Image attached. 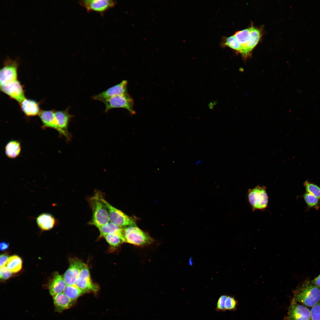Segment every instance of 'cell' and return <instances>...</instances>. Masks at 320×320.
<instances>
[{
	"mask_svg": "<svg viewBox=\"0 0 320 320\" xmlns=\"http://www.w3.org/2000/svg\"><path fill=\"white\" fill-rule=\"evenodd\" d=\"M293 292L292 299L305 306L312 307L320 300V287L309 279L299 284Z\"/></svg>",
	"mask_w": 320,
	"mask_h": 320,
	"instance_id": "1",
	"label": "cell"
},
{
	"mask_svg": "<svg viewBox=\"0 0 320 320\" xmlns=\"http://www.w3.org/2000/svg\"><path fill=\"white\" fill-rule=\"evenodd\" d=\"M102 193L97 191L88 199V202L92 212V217L89 223L97 228L109 222L107 209L104 202Z\"/></svg>",
	"mask_w": 320,
	"mask_h": 320,
	"instance_id": "2",
	"label": "cell"
},
{
	"mask_svg": "<svg viewBox=\"0 0 320 320\" xmlns=\"http://www.w3.org/2000/svg\"><path fill=\"white\" fill-rule=\"evenodd\" d=\"M234 35L241 47L242 56L246 59L258 43L261 34L258 28L252 26L236 32Z\"/></svg>",
	"mask_w": 320,
	"mask_h": 320,
	"instance_id": "3",
	"label": "cell"
},
{
	"mask_svg": "<svg viewBox=\"0 0 320 320\" xmlns=\"http://www.w3.org/2000/svg\"><path fill=\"white\" fill-rule=\"evenodd\" d=\"M122 235L124 242L138 246H143L151 244L153 239L146 233L136 225L123 228Z\"/></svg>",
	"mask_w": 320,
	"mask_h": 320,
	"instance_id": "4",
	"label": "cell"
},
{
	"mask_svg": "<svg viewBox=\"0 0 320 320\" xmlns=\"http://www.w3.org/2000/svg\"><path fill=\"white\" fill-rule=\"evenodd\" d=\"M248 198L253 210H263L267 206L268 197L266 187L263 185H257L253 189H249Z\"/></svg>",
	"mask_w": 320,
	"mask_h": 320,
	"instance_id": "5",
	"label": "cell"
},
{
	"mask_svg": "<svg viewBox=\"0 0 320 320\" xmlns=\"http://www.w3.org/2000/svg\"><path fill=\"white\" fill-rule=\"evenodd\" d=\"M103 102L105 105V112L113 108H120L126 109L132 114H135L133 100L128 93L113 97Z\"/></svg>",
	"mask_w": 320,
	"mask_h": 320,
	"instance_id": "6",
	"label": "cell"
},
{
	"mask_svg": "<svg viewBox=\"0 0 320 320\" xmlns=\"http://www.w3.org/2000/svg\"><path fill=\"white\" fill-rule=\"evenodd\" d=\"M103 201L108 210L110 222L121 228L136 225L135 223L132 218L113 207L105 198Z\"/></svg>",
	"mask_w": 320,
	"mask_h": 320,
	"instance_id": "7",
	"label": "cell"
},
{
	"mask_svg": "<svg viewBox=\"0 0 320 320\" xmlns=\"http://www.w3.org/2000/svg\"><path fill=\"white\" fill-rule=\"evenodd\" d=\"M18 62L8 57L5 59L3 67L0 71V85L17 80V68Z\"/></svg>",
	"mask_w": 320,
	"mask_h": 320,
	"instance_id": "8",
	"label": "cell"
},
{
	"mask_svg": "<svg viewBox=\"0 0 320 320\" xmlns=\"http://www.w3.org/2000/svg\"><path fill=\"white\" fill-rule=\"evenodd\" d=\"M79 3L88 12L92 11L103 14L114 7L117 2L113 0H84L79 1Z\"/></svg>",
	"mask_w": 320,
	"mask_h": 320,
	"instance_id": "9",
	"label": "cell"
},
{
	"mask_svg": "<svg viewBox=\"0 0 320 320\" xmlns=\"http://www.w3.org/2000/svg\"><path fill=\"white\" fill-rule=\"evenodd\" d=\"M284 320H311L310 311L292 299Z\"/></svg>",
	"mask_w": 320,
	"mask_h": 320,
	"instance_id": "10",
	"label": "cell"
},
{
	"mask_svg": "<svg viewBox=\"0 0 320 320\" xmlns=\"http://www.w3.org/2000/svg\"><path fill=\"white\" fill-rule=\"evenodd\" d=\"M69 107L64 110L55 111V116L56 123L58 128V132L66 139L69 140L71 135L68 130L69 122L73 116L69 112Z\"/></svg>",
	"mask_w": 320,
	"mask_h": 320,
	"instance_id": "11",
	"label": "cell"
},
{
	"mask_svg": "<svg viewBox=\"0 0 320 320\" xmlns=\"http://www.w3.org/2000/svg\"><path fill=\"white\" fill-rule=\"evenodd\" d=\"M75 284L86 293L90 292L96 293L99 289L97 285L92 282L89 268L86 264L78 276Z\"/></svg>",
	"mask_w": 320,
	"mask_h": 320,
	"instance_id": "12",
	"label": "cell"
},
{
	"mask_svg": "<svg viewBox=\"0 0 320 320\" xmlns=\"http://www.w3.org/2000/svg\"><path fill=\"white\" fill-rule=\"evenodd\" d=\"M128 82L127 80H123L119 83L113 86L104 91L92 97L93 99L103 102L104 100L113 97L128 94Z\"/></svg>",
	"mask_w": 320,
	"mask_h": 320,
	"instance_id": "13",
	"label": "cell"
},
{
	"mask_svg": "<svg viewBox=\"0 0 320 320\" xmlns=\"http://www.w3.org/2000/svg\"><path fill=\"white\" fill-rule=\"evenodd\" d=\"M85 264L78 258L70 259L69 267L63 276L67 285L75 284L77 278Z\"/></svg>",
	"mask_w": 320,
	"mask_h": 320,
	"instance_id": "14",
	"label": "cell"
},
{
	"mask_svg": "<svg viewBox=\"0 0 320 320\" xmlns=\"http://www.w3.org/2000/svg\"><path fill=\"white\" fill-rule=\"evenodd\" d=\"M0 89L20 103L26 98L23 87L17 80L0 85Z\"/></svg>",
	"mask_w": 320,
	"mask_h": 320,
	"instance_id": "15",
	"label": "cell"
},
{
	"mask_svg": "<svg viewBox=\"0 0 320 320\" xmlns=\"http://www.w3.org/2000/svg\"><path fill=\"white\" fill-rule=\"evenodd\" d=\"M63 277L58 272H55L49 280L48 288L52 296L63 292L67 285Z\"/></svg>",
	"mask_w": 320,
	"mask_h": 320,
	"instance_id": "16",
	"label": "cell"
},
{
	"mask_svg": "<svg viewBox=\"0 0 320 320\" xmlns=\"http://www.w3.org/2000/svg\"><path fill=\"white\" fill-rule=\"evenodd\" d=\"M20 104L22 111L27 116L39 115L41 111L39 103L34 100L25 98Z\"/></svg>",
	"mask_w": 320,
	"mask_h": 320,
	"instance_id": "17",
	"label": "cell"
},
{
	"mask_svg": "<svg viewBox=\"0 0 320 320\" xmlns=\"http://www.w3.org/2000/svg\"><path fill=\"white\" fill-rule=\"evenodd\" d=\"M53 297L55 309L57 312H61L68 309L74 303V301L68 297L63 292L57 294Z\"/></svg>",
	"mask_w": 320,
	"mask_h": 320,
	"instance_id": "18",
	"label": "cell"
},
{
	"mask_svg": "<svg viewBox=\"0 0 320 320\" xmlns=\"http://www.w3.org/2000/svg\"><path fill=\"white\" fill-rule=\"evenodd\" d=\"M36 222L38 227L41 230L47 231L51 229L55 226L56 221L51 214L43 213L37 217Z\"/></svg>",
	"mask_w": 320,
	"mask_h": 320,
	"instance_id": "19",
	"label": "cell"
},
{
	"mask_svg": "<svg viewBox=\"0 0 320 320\" xmlns=\"http://www.w3.org/2000/svg\"><path fill=\"white\" fill-rule=\"evenodd\" d=\"M54 112L52 110L41 111L39 116L42 123L43 129L50 128L58 131Z\"/></svg>",
	"mask_w": 320,
	"mask_h": 320,
	"instance_id": "20",
	"label": "cell"
},
{
	"mask_svg": "<svg viewBox=\"0 0 320 320\" xmlns=\"http://www.w3.org/2000/svg\"><path fill=\"white\" fill-rule=\"evenodd\" d=\"M100 232V237H103L110 234H117L122 236L123 228L119 227L108 222L98 228Z\"/></svg>",
	"mask_w": 320,
	"mask_h": 320,
	"instance_id": "21",
	"label": "cell"
},
{
	"mask_svg": "<svg viewBox=\"0 0 320 320\" xmlns=\"http://www.w3.org/2000/svg\"><path fill=\"white\" fill-rule=\"evenodd\" d=\"M5 153L10 158L14 159L19 156L21 151L20 143L16 140H11L5 146Z\"/></svg>",
	"mask_w": 320,
	"mask_h": 320,
	"instance_id": "22",
	"label": "cell"
},
{
	"mask_svg": "<svg viewBox=\"0 0 320 320\" xmlns=\"http://www.w3.org/2000/svg\"><path fill=\"white\" fill-rule=\"evenodd\" d=\"M22 263L21 257L17 255H14L9 257L6 265L12 273H16L21 270Z\"/></svg>",
	"mask_w": 320,
	"mask_h": 320,
	"instance_id": "23",
	"label": "cell"
},
{
	"mask_svg": "<svg viewBox=\"0 0 320 320\" xmlns=\"http://www.w3.org/2000/svg\"><path fill=\"white\" fill-rule=\"evenodd\" d=\"M63 292L68 297L74 301L80 296L86 293L77 287L76 284L67 285Z\"/></svg>",
	"mask_w": 320,
	"mask_h": 320,
	"instance_id": "24",
	"label": "cell"
},
{
	"mask_svg": "<svg viewBox=\"0 0 320 320\" xmlns=\"http://www.w3.org/2000/svg\"><path fill=\"white\" fill-rule=\"evenodd\" d=\"M308 208H312L318 210L320 208V200L311 194L305 193L302 196Z\"/></svg>",
	"mask_w": 320,
	"mask_h": 320,
	"instance_id": "25",
	"label": "cell"
},
{
	"mask_svg": "<svg viewBox=\"0 0 320 320\" xmlns=\"http://www.w3.org/2000/svg\"><path fill=\"white\" fill-rule=\"evenodd\" d=\"M104 237L110 245L113 247H118L124 242L123 236L117 234H108Z\"/></svg>",
	"mask_w": 320,
	"mask_h": 320,
	"instance_id": "26",
	"label": "cell"
},
{
	"mask_svg": "<svg viewBox=\"0 0 320 320\" xmlns=\"http://www.w3.org/2000/svg\"><path fill=\"white\" fill-rule=\"evenodd\" d=\"M303 185L307 192L308 193L320 200V187L308 180L303 183Z\"/></svg>",
	"mask_w": 320,
	"mask_h": 320,
	"instance_id": "27",
	"label": "cell"
},
{
	"mask_svg": "<svg viewBox=\"0 0 320 320\" xmlns=\"http://www.w3.org/2000/svg\"><path fill=\"white\" fill-rule=\"evenodd\" d=\"M225 44L241 54L242 51L241 47L234 35L227 38L225 41Z\"/></svg>",
	"mask_w": 320,
	"mask_h": 320,
	"instance_id": "28",
	"label": "cell"
},
{
	"mask_svg": "<svg viewBox=\"0 0 320 320\" xmlns=\"http://www.w3.org/2000/svg\"><path fill=\"white\" fill-rule=\"evenodd\" d=\"M237 304V301L234 297L227 295L225 301V311H235L236 308Z\"/></svg>",
	"mask_w": 320,
	"mask_h": 320,
	"instance_id": "29",
	"label": "cell"
},
{
	"mask_svg": "<svg viewBox=\"0 0 320 320\" xmlns=\"http://www.w3.org/2000/svg\"><path fill=\"white\" fill-rule=\"evenodd\" d=\"M310 313L311 320H320V300L312 307Z\"/></svg>",
	"mask_w": 320,
	"mask_h": 320,
	"instance_id": "30",
	"label": "cell"
},
{
	"mask_svg": "<svg viewBox=\"0 0 320 320\" xmlns=\"http://www.w3.org/2000/svg\"><path fill=\"white\" fill-rule=\"evenodd\" d=\"M227 295H221L217 301L215 310L218 312H225V301Z\"/></svg>",
	"mask_w": 320,
	"mask_h": 320,
	"instance_id": "31",
	"label": "cell"
},
{
	"mask_svg": "<svg viewBox=\"0 0 320 320\" xmlns=\"http://www.w3.org/2000/svg\"><path fill=\"white\" fill-rule=\"evenodd\" d=\"M12 273L7 266H5L0 267V277L2 280H7L12 276Z\"/></svg>",
	"mask_w": 320,
	"mask_h": 320,
	"instance_id": "32",
	"label": "cell"
},
{
	"mask_svg": "<svg viewBox=\"0 0 320 320\" xmlns=\"http://www.w3.org/2000/svg\"><path fill=\"white\" fill-rule=\"evenodd\" d=\"M8 256L6 254H2L0 256V267L4 266L7 264L9 258Z\"/></svg>",
	"mask_w": 320,
	"mask_h": 320,
	"instance_id": "33",
	"label": "cell"
},
{
	"mask_svg": "<svg viewBox=\"0 0 320 320\" xmlns=\"http://www.w3.org/2000/svg\"><path fill=\"white\" fill-rule=\"evenodd\" d=\"M311 280L314 284L320 287V274L313 279Z\"/></svg>",
	"mask_w": 320,
	"mask_h": 320,
	"instance_id": "34",
	"label": "cell"
},
{
	"mask_svg": "<svg viewBox=\"0 0 320 320\" xmlns=\"http://www.w3.org/2000/svg\"><path fill=\"white\" fill-rule=\"evenodd\" d=\"M9 246V244L7 242H2L0 244V249L1 251H4L7 249Z\"/></svg>",
	"mask_w": 320,
	"mask_h": 320,
	"instance_id": "35",
	"label": "cell"
},
{
	"mask_svg": "<svg viewBox=\"0 0 320 320\" xmlns=\"http://www.w3.org/2000/svg\"><path fill=\"white\" fill-rule=\"evenodd\" d=\"M201 161H200V160H199L198 161H197L195 163V164H196L197 165L199 164H201Z\"/></svg>",
	"mask_w": 320,
	"mask_h": 320,
	"instance_id": "36",
	"label": "cell"
}]
</instances>
